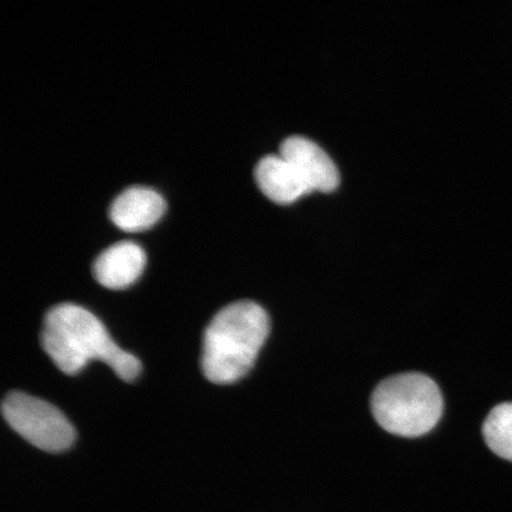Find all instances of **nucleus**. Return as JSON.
<instances>
[{
  "mask_svg": "<svg viewBox=\"0 0 512 512\" xmlns=\"http://www.w3.org/2000/svg\"><path fill=\"white\" fill-rule=\"evenodd\" d=\"M166 203L156 190L132 187L115 198L110 209L112 222L127 233L150 229L162 219Z\"/></svg>",
  "mask_w": 512,
  "mask_h": 512,
  "instance_id": "obj_6",
  "label": "nucleus"
},
{
  "mask_svg": "<svg viewBox=\"0 0 512 512\" xmlns=\"http://www.w3.org/2000/svg\"><path fill=\"white\" fill-rule=\"evenodd\" d=\"M2 411L12 430L42 451L62 452L74 444L73 425L47 401L12 392L4 399Z\"/></svg>",
  "mask_w": 512,
  "mask_h": 512,
  "instance_id": "obj_4",
  "label": "nucleus"
},
{
  "mask_svg": "<svg viewBox=\"0 0 512 512\" xmlns=\"http://www.w3.org/2000/svg\"><path fill=\"white\" fill-rule=\"evenodd\" d=\"M146 265L144 249L130 241L115 243L102 252L93 266L94 278L110 290H124L142 275Z\"/></svg>",
  "mask_w": 512,
  "mask_h": 512,
  "instance_id": "obj_7",
  "label": "nucleus"
},
{
  "mask_svg": "<svg viewBox=\"0 0 512 512\" xmlns=\"http://www.w3.org/2000/svg\"><path fill=\"white\" fill-rule=\"evenodd\" d=\"M255 179L261 191L278 204L293 203L312 192L294 166L281 155L262 158L256 165Z\"/></svg>",
  "mask_w": 512,
  "mask_h": 512,
  "instance_id": "obj_8",
  "label": "nucleus"
},
{
  "mask_svg": "<svg viewBox=\"0 0 512 512\" xmlns=\"http://www.w3.org/2000/svg\"><path fill=\"white\" fill-rule=\"evenodd\" d=\"M280 155L294 166L312 191L329 192L338 187L337 166L312 140L300 136L287 138L280 146Z\"/></svg>",
  "mask_w": 512,
  "mask_h": 512,
  "instance_id": "obj_5",
  "label": "nucleus"
},
{
  "mask_svg": "<svg viewBox=\"0 0 512 512\" xmlns=\"http://www.w3.org/2000/svg\"><path fill=\"white\" fill-rule=\"evenodd\" d=\"M444 401L431 377L399 374L383 380L371 396V411L383 430L399 437H421L437 426Z\"/></svg>",
  "mask_w": 512,
  "mask_h": 512,
  "instance_id": "obj_3",
  "label": "nucleus"
},
{
  "mask_svg": "<svg viewBox=\"0 0 512 512\" xmlns=\"http://www.w3.org/2000/svg\"><path fill=\"white\" fill-rule=\"evenodd\" d=\"M483 434L492 452L512 462V403L492 409L484 422Z\"/></svg>",
  "mask_w": 512,
  "mask_h": 512,
  "instance_id": "obj_9",
  "label": "nucleus"
},
{
  "mask_svg": "<svg viewBox=\"0 0 512 512\" xmlns=\"http://www.w3.org/2000/svg\"><path fill=\"white\" fill-rule=\"evenodd\" d=\"M270 334V318L254 302L230 304L211 320L203 338L202 371L215 384H232L254 366Z\"/></svg>",
  "mask_w": 512,
  "mask_h": 512,
  "instance_id": "obj_2",
  "label": "nucleus"
},
{
  "mask_svg": "<svg viewBox=\"0 0 512 512\" xmlns=\"http://www.w3.org/2000/svg\"><path fill=\"white\" fill-rule=\"evenodd\" d=\"M41 343L55 366L67 375L81 373L95 360L106 363L126 382L142 373L138 358L119 348L105 325L79 305L53 307L44 318Z\"/></svg>",
  "mask_w": 512,
  "mask_h": 512,
  "instance_id": "obj_1",
  "label": "nucleus"
}]
</instances>
